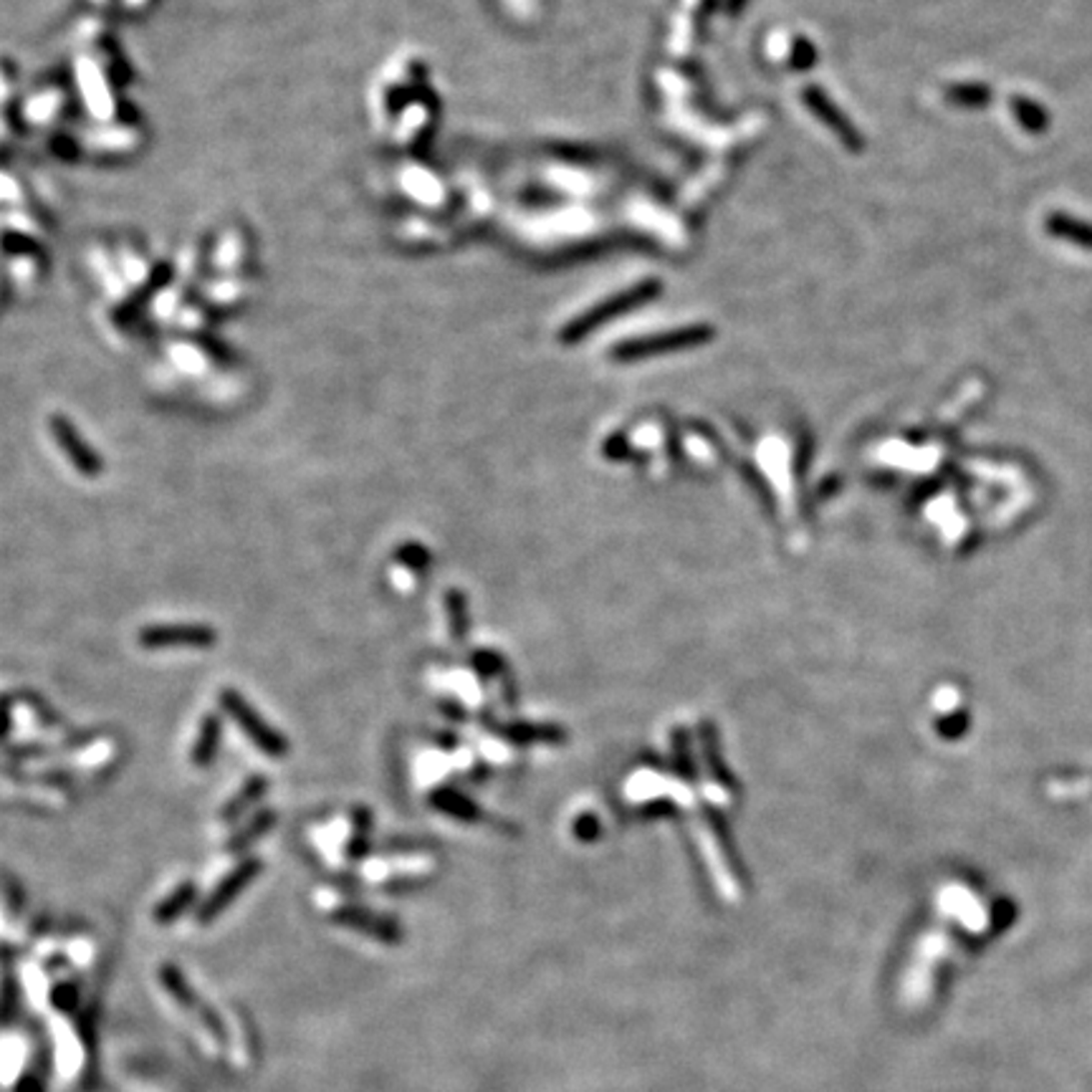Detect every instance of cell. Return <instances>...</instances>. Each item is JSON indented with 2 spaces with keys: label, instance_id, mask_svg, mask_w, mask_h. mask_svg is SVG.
I'll list each match as a JSON object with an SVG mask.
<instances>
[{
  "label": "cell",
  "instance_id": "1",
  "mask_svg": "<svg viewBox=\"0 0 1092 1092\" xmlns=\"http://www.w3.org/2000/svg\"><path fill=\"white\" fill-rule=\"evenodd\" d=\"M157 981H160V989L167 1002H170V1007L185 1019L187 1027L197 1037V1042L210 1055H220V1050H223V1032H220V1022L215 1019L213 1009L205 1004V999L197 997L195 989L185 981V976H180V971L172 969V966H160L157 969Z\"/></svg>",
  "mask_w": 1092,
  "mask_h": 1092
},
{
  "label": "cell",
  "instance_id": "2",
  "mask_svg": "<svg viewBox=\"0 0 1092 1092\" xmlns=\"http://www.w3.org/2000/svg\"><path fill=\"white\" fill-rule=\"evenodd\" d=\"M218 704L225 714L233 719V724L248 736L253 747L268 759H286L288 757V739L283 734H278L261 714L251 706V701L245 699L243 693H238L235 688H223L218 696Z\"/></svg>",
  "mask_w": 1092,
  "mask_h": 1092
},
{
  "label": "cell",
  "instance_id": "3",
  "mask_svg": "<svg viewBox=\"0 0 1092 1092\" xmlns=\"http://www.w3.org/2000/svg\"><path fill=\"white\" fill-rule=\"evenodd\" d=\"M137 643L144 651H172V648H213L218 643V633L203 623H172V625H147L139 630Z\"/></svg>",
  "mask_w": 1092,
  "mask_h": 1092
},
{
  "label": "cell",
  "instance_id": "4",
  "mask_svg": "<svg viewBox=\"0 0 1092 1092\" xmlns=\"http://www.w3.org/2000/svg\"><path fill=\"white\" fill-rule=\"evenodd\" d=\"M258 873H261V860L256 858H245L243 863L235 865V868L230 870V873L225 875V878L220 880L213 890H210V896L200 903V908H197L195 913V921L200 923V926L213 923L215 918H218L220 913H223L225 908H228L230 903H233L235 898H238L240 893H243V890L258 878Z\"/></svg>",
  "mask_w": 1092,
  "mask_h": 1092
},
{
  "label": "cell",
  "instance_id": "5",
  "mask_svg": "<svg viewBox=\"0 0 1092 1092\" xmlns=\"http://www.w3.org/2000/svg\"><path fill=\"white\" fill-rule=\"evenodd\" d=\"M54 435H56V440H59L61 450L69 455V460L74 463V468L79 470L81 475H89V478H94V475L102 473V470H104L102 460L96 458L94 450H91L89 445L81 440L79 432L74 430V425H71L69 420H64V417H54Z\"/></svg>",
  "mask_w": 1092,
  "mask_h": 1092
},
{
  "label": "cell",
  "instance_id": "6",
  "mask_svg": "<svg viewBox=\"0 0 1092 1092\" xmlns=\"http://www.w3.org/2000/svg\"><path fill=\"white\" fill-rule=\"evenodd\" d=\"M339 926H349L359 933H367V936L379 938V941H389L394 936V926L387 918H379L374 913H369L367 908H354V906H341L331 911Z\"/></svg>",
  "mask_w": 1092,
  "mask_h": 1092
},
{
  "label": "cell",
  "instance_id": "7",
  "mask_svg": "<svg viewBox=\"0 0 1092 1092\" xmlns=\"http://www.w3.org/2000/svg\"><path fill=\"white\" fill-rule=\"evenodd\" d=\"M268 787H271V782H268V777H263V774H253L251 779H245L243 787H240L238 792H235L233 797L225 802L223 810H220V820L235 822V820H240L243 815H248V812H251V807H256L258 802L266 797Z\"/></svg>",
  "mask_w": 1092,
  "mask_h": 1092
},
{
  "label": "cell",
  "instance_id": "8",
  "mask_svg": "<svg viewBox=\"0 0 1092 1092\" xmlns=\"http://www.w3.org/2000/svg\"><path fill=\"white\" fill-rule=\"evenodd\" d=\"M220 739H223V721H220L218 714H208L200 721L195 744H192L190 762L200 769L210 767L215 762V757H218Z\"/></svg>",
  "mask_w": 1092,
  "mask_h": 1092
},
{
  "label": "cell",
  "instance_id": "9",
  "mask_svg": "<svg viewBox=\"0 0 1092 1092\" xmlns=\"http://www.w3.org/2000/svg\"><path fill=\"white\" fill-rule=\"evenodd\" d=\"M276 822H278L276 810H268L266 807V810H261L256 817H251V820L245 822V827H240V830H235L233 835H230V840L225 842V850L233 855L243 853V850L251 848L253 842H258L263 835H268Z\"/></svg>",
  "mask_w": 1092,
  "mask_h": 1092
},
{
  "label": "cell",
  "instance_id": "10",
  "mask_svg": "<svg viewBox=\"0 0 1092 1092\" xmlns=\"http://www.w3.org/2000/svg\"><path fill=\"white\" fill-rule=\"evenodd\" d=\"M1045 228L1055 238L1070 240V243L1082 245V248H1092V225L1085 223V220L1072 218L1067 213H1052L1047 215Z\"/></svg>",
  "mask_w": 1092,
  "mask_h": 1092
},
{
  "label": "cell",
  "instance_id": "11",
  "mask_svg": "<svg viewBox=\"0 0 1092 1092\" xmlns=\"http://www.w3.org/2000/svg\"><path fill=\"white\" fill-rule=\"evenodd\" d=\"M195 883H180L175 890H172L170 896L165 898L162 903H157L155 908V921L157 923H172L177 921V918L182 916V913L187 911V908L192 906V901H195Z\"/></svg>",
  "mask_w": 1092,
  "mask_h": 1092
},
{
  "label": "cell",
  "instance_id": "12",
  "mask_svg": "<svg viewBox=\"0 0 1092 1092\" xmlns=\"http://www.w3.org/2000/svg\"><path fill=\"white\" fill-rule=\"evenodd\" d=\"M369 830H372V815L367 807H357L352 815V837L346 842V858L362 860L369 853Z\"/></svg>",
  "mask_w": 1092,
  "mask_h": 1092
},
{
  "label": "cell",
  "instance_id": "13",
  "mask_svg": "<svg viewBox=\"0 0 1092 1092\" xmlns=\"http://www.w3.org/2000/svg\"><path fill=\"white\" fill-rule=\"evenodd\" d=\"M1012 109H1014V114H1017L1019 124H1022L1027 132L1037 134V132H1045V129H1047L1045 109L1039 107L1037 102H1029L1027 96H1014Z\"/></svg>",
  "mask_w": 1092,
  "mask_h": 1092
},
{
  "label": "cell",
  "instance_id": "14",
  "mask_svg": "<svg viewBox=\"0 0 1092 1092\" xmlns=\"http://www.w3.org/2000/svg\"><path fill=\"white\" fill-rule=\"evenodd\" d=\"M951 96H954L959 104H966V107H984V104L989 102L991 91L981 84H971V86H959V89L951 91Z\"/></svg>",
  "mask_w": 1092,
  "mask_h": 1092
},
{
  "label": "cell",
  "instance_id": "15",
  "mask_svg": "<svg viewBox=\"0 0 1092 1092\" xmlns=\"http://www.w3.org/2000/svg\"><path fill=\"white\" fill-rule=\"evenodd\" d=\"M397 560L402 565L412 567V570H422V565H427V552L417 543H402V550L397 552Z\"/></svg>",
  "mask_w": 1092,
  "mask_h": 1092
}]
</instances>
